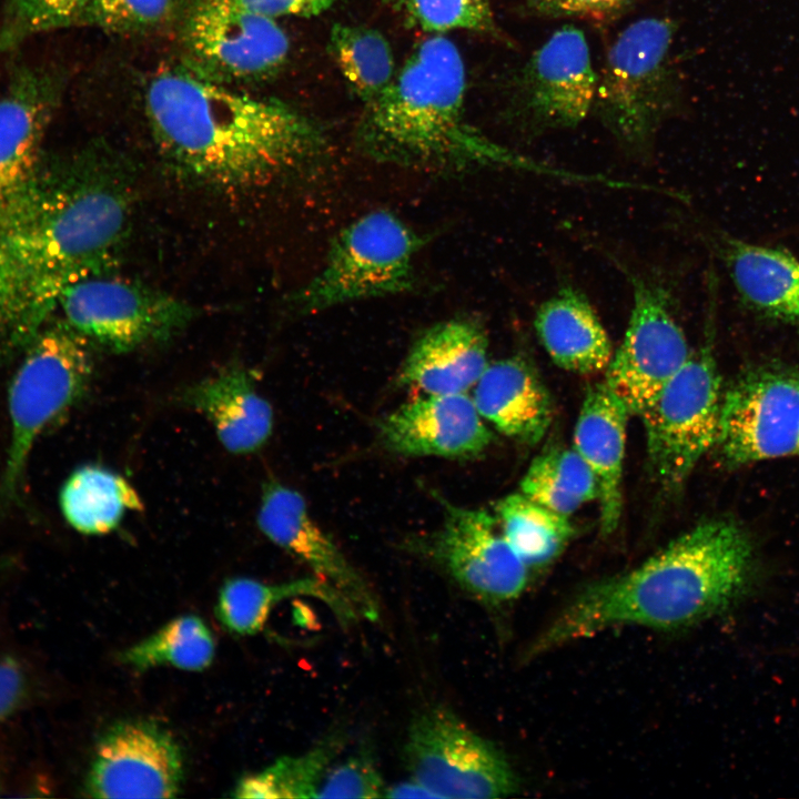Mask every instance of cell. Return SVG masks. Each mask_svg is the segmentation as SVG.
<instances>
[{
	"label": "cell",
	"instance_id": "16",
	"mask_svg": "<svg viewBox=\"0 0 799 799\" xmlns=\"http://www.w3.org/2000/svg\"><path fill=\"white\" fill-rule=\"evenodd\" d=\"M257 525L274 544L301 559L332 587L357 616L375 620L380 605L371 586L330 536L313 520L304 498L277 482L266 484Z\"/></svg>",
	"mask_w": 799,
	"mask_h": 799
},
{
	"label": "cell",
	"instance_id": "30",
	"mask_svg": "<svg viewBox=\"0 0 799 799\" xmlns=\"http://www.w3.org/2000/svg\"><path fill=\"white\" fill-rule=\"evenodd\" d=\"M519 493L569 517L584 504L598 498V486L593 472L574 447H554L532 461Z\"/></svg>",
	"mask_w": 799,
	"mask_h": 799
},
{
	"label": "cell",
	"instance_id": "24",
	"mask_svg": "<svg viewBox=\"0 0 799 799\" xmlns=\"http://www.w3.org/2000/svg\"><path fill=\"white\" fill-rule=\"evenodd\" d=\"M534 326L543 347L563 370L590 374L610 363L609 336L586 295L573 285L560 286L538 306Z\"/></svg>",
	"mask_w": 799,
	"mask_h": 799
},
{
	"label": "cell",
	"instance_id": "42",
	"mask_svg": "<svg viewBox=\"0 0 799 799\" xmlns=\"http://www.w3.org/2000/svg\"><path fill=\"white\" fill-rule=\"evenodd\" d=\"M9 566H10V560H9V559L0 560V576L2 575V573H3Z\"/></svg>",
	"mask_w": 799,
	"mask_h": 799
},
{
	"label": "cell",
	"instance_id": "45",
	"mask_svg": "<svg viewBox=\"0 0 799 799\" xmlns=\"http://www.w3.org/2000/svg\"><path fill=\"white\" fill-rule=\"evenodd\" d=\"M799 456V455H798Z\"/></svg>",
	"mask_w": 799,
	"mask_h": 799
},
{
	"label": "cell",
	"instance_id": "41",
	"mask_svg": "<svg viewBox=\"0 0 799 799\" xmlns=\"http://www.w3.org/2000/svg\"><path fill=\"white\" fill-rule=\"evenodd\" d=\"M384 797L390 798H436L428 789L411 779L390 789L386 788Z\"/></svg>",
	"mask_w": 799,
	"mask_h": 799
},
{
	"label": "cell",
	"instance_id": "25",
	"mask_svg": "<svg viewBox=\"0 0 799 799\" xmlns=\"http://www.w3.org/2000/svg\"><path fill=\"white\" fill-rule=\"evenodd\" d=\"M721 259L742 302L761 316L799 320V260L785 250L718 237Z\"/></svg>",
	"mask_w": 799,
	"mask_h": 799
},
{
	"label": "cell",
	"instance_id": "26",
	"mask_svg": "<svg viewBox=\"0 0 799 799\" xmlns=\"http://www.w3.org/2000/svg\"><path fill=\"white\" fill-rule=\"evenodd\" d=\"M297 595L321 599L341 621L348 623L357 617L338 593L316 577L282 584H265L244 577L231 578L219 593L215 611L220 623L230 631L252 635L263 628L276 603Z\"/></svg>",
	"mask_w": 799,
	"mask_h": 799
},
{
	"label": "cell",
	"instance_id": "5",
	"mask_svg": "<svg viewBox=\"0 0 799 799\" xmlns=\"http://www.w3.org/2000/svg\"><path fill=\"white\" fill-rule=\"evenodd\" d=\"M88 342L63 322L45 325L23 351L8 392L10 442L0 509L17 503L32 448L84 395L92 376Z\"/></svg>",
	"mask_w": 799,
	"mask_h": 799
},
{
	"label": "cell",
	"instance_id": "39",
	"mask_svg": "<svg viewBox=\"0 0 799 799\" xmlns=\"http://www.w3.org/2000/svg\"><path fill=\"white\" fill-rule=\"evenodd\" d=\"M247 8L276 19L279 17H315L327 11L336 0H239Z\"/></svg>",
	"mask_w": 799,
	"mask_h": 799
},
{
	"label": "cell",
	"instance_id": "11",
	"mask_svg": "<svg viewBox=\"0 0 799 799\" xmlns=\"http://www.w3.org/2000/svg\"><path fill=\"white\" fill-rule=\"evenodd\" d=\"M621 271L631 287L633 305L623 342L611 356L604 382L629 415L639 416L691 352L666 284L625 265Z\"/></svg>",
	"mask_w": 799,
	"mask_h": 799
},
{
	"label": "cell",
	"instance_id": "4",
	"mask_svg": "<svg viewBox=\"0 0 799 799\" xmlns=\"http://www.w3.org/2000/svg\"><path fill=\"white\" fill-rule=\"evenodd\" d=\"M124 178L98 149L43 154L24 184L0 204V239L30 271L52 312L64 287L107 274L114 263L130 214Z\"/></svg>",
	"mask_w": 799,
	"mask_h": 799
},
{
	"label": "cell",
	"instance_id": "14",
	"mask_svg": "<svg viewBox=\"0 0 799 799\" xmlns=\"http://www.w3.org/2000/svg\"><path fill=\"white\" fill-rule=\"evenodd\" d=\"M419 544L461 587L490 605L514 601L527 585L528 568L484 509L446 504L443 525Z\"/></svg>",
	"mask_w": 799,
	"mask_h": 799
},
{
	"label": "cell",
	"instance_id": "12",
	"mask_svg": "<svg viewBox=\"0 0 799 799\" xmlns=\"http://www.w3.org/2000/svg\"><path fill=\"white\" fill-rule=\"evenodd\" d=\"M54 311L88 343L113 352L168 340L194 314L188 303L170 294L107 274L64 287Z\"/></svg>",
	"mask_w": 799,
	"mask_h": 799
},
{
	"label": "cell",
	"instance_id": "33",
	"mask_svg": "<svg viewBox=\"0 0 799 799\" xmlns=\"http://www.w3.org/2000/svg\"><path fill=\"white\" fill-rule=\"evenodd\" d=\"M343 747V736L334 734L300 756H285L271 766L242 778L232 797L316 798L320 785Z\"/></svg>",
	"mask_w": 799,
	"mask_h": 799
},
{
	"label": "cell",
	"instance_id": "31",
	"mask_svg": "<svg viewBox=\"0 0 799 799\" xmlns=\"http://www.w3.org/2000/svg\"><path fill=\"white\" fill-rule=\"evenodd\" d=\"M214 653V638L203 619L183 615L121 651L118 659L140 671L158 666L201 671L211 665Z\"/></svg>",
	"mask_w": 799,
	"mask_h": 799
},
{
	"label": "cell",
	"instance_id": "15",
	"mask_svg": "<svg viewBox=\"0 0 799 799\" xmlns=\"http://www.w3.org/2000/svg\"><path fill=\"white\" fill-rule=\"evenodd\" d=\"M183 756L171 732L144 719L122 720L99 738L85 780L93 798H174Z\"/></svg>",
	"mask_w": 799,
	"mask_h": 799
},
{
	"label": "cell",
	"instance_id": "22",
	"mask_svg": "<svg viewBox=\"0 0 799 799\" xmlns=\"http://www.w3.org/2000/svg\"><path fill=\"white\" fill-rule=\"evenodd\" d=\"M54 99L49 80L27 73L0 98V204L24 184L44 154Z\"/></svg>",
	"mask_w": 799,
	"mask_h": 799
},
{
	"label": "cell",
	"instance_id": "32",
	"mask_svg": "<svg viewBox=\"0 0 799 799\" xmlns=\"http://www.w3.org/2000/svg\"><path fill=\"white\" fill-rule=\"evenodd\" d=\"M328 50L341 73L365 104L376 99L394 79V57L388 41L375 29L336 23Z\"/></svg>",
	"mask_w": 799,
	"mask_h": 799
},
{
	"label": "cell",
	"instance_id": "9",
	"mask_svg": "<svg viewBox=\"0 0 799 799\" xmlns=\"http://www.w3.org/2000/svg\"><path fill=\"white\" fill-rule=\"evenodd\" d=\"M411 779L437 799H483L513 795L518 780L489 740L452 710L431 706L412 720L404 745Z\"/></svg>",
	"mask_w": 799,
	"mask_h": 799
},
{
	"label": "cell",
	"instance_id": "44",
	"mask_svg": "<svg viewBox=\"0 0 799 799\" xmlns=\"http://www.w3.org/2000/svg\"><path fill=\"white\" fill-rule=\"evenodd\" d=\"M0 792H1V786H0Z\"/></svg>",
	"mask_w": 799,
	"mask_h": 799
},
{
	"label": "cell",
	"instance_id": "7",
	"mask_svg": "<svg viewBox=\"0 0 799 799\" xmlns=\"http://www.w3.org/2000/svg\"><path fill=\"white\" fill-rule=\"evenodd\" d=\"M422 245L423 239L392 212H370L337 233L323 267L293 296V304L310 313L411 292Z\"/></svg>",
	"mask_w": 799,
	"mask_h": 799
},
{
	"label": "cell",
	"instance_id": "6",
	"mask_svg": "<svg viewBox=\"0 0 799 799\" xmlns=\"http://www.w3.org/2000/svg\"><path fill=\"white\" fill-rule=\"evenodd\" d=\"M716 284L710 272L706 341L639 415L650 467L666 488L680 486L718 437L724 393L712 343Z\"/></svg>",
	"mask_w": 799,
	"mask_h": 799
},
{
	"label": "cell",
	"instance_id": "10",
	"mask_svg": "<svg viewBox=\"0 0 799 799\" xmlns=\"http://www.w3.org/2000/svg\"><path fill=\"white\" fill-rule=\"evenodd\" d=\"M741 467L799 455V365L763 363L740 373L722 394L715 445Z\"/></svg>",
	"mask_w": 799,
	"mask_h": 799
},
{
	"label": "cell",
	"instance_id": "8",
	"mask_svg": "<svg viewBox=\"0 0 799 799\" xmlns=\"http://www.w3.org/2000/svg\"><path fill=\"white\" fill-rule=\"evenodd\" d=\"M672 24L644 18L625 28L610 47L597 79L595 103L623 146L647 152L667 104V58Z\"/></svg>",
	"mask_w": 799,
	"mask_h": 799
},
{
	"label": "cell",
	"instance_id": "37",
	"mask_svg": "<svg viewBox=\"0 0 799 799\" xmlns=\"http://www.w3.org/2000/svg\"><path fill=\"white\" fill-rule=\"evenodd\" d=\"M386 787L373 758L366 751L351 756L325 773L316 798L371 799L385 795Z\"/></svg>",
	"mask_w": 799,
	"mask_h": 799
},
{
	"label": "cell",
	"instance_id": "1",
	"mask_svg": "<svg viewBox=\"0 0 799 799\" xmlns=\"http://www.w3.org/2000/svg\"><path fill=\"white\" fill-rule=\"evenodd\" d=\"M145 111L166 156L221 189L266 185L327 150L322 128L291 105L233 91L185 67L152 77Z\"/></svg>",
	"mask_w": 799,
	"mask_h": 799
},
{
	"label": "cell",
	"instance_id": "3",
	"mask_svg": "<svg viewBox=\"0 0 799 799\" xmlns=\"http://www.w3.org/2000/svg\"><path fill=\"white\" fill-rule=\"evenodd\" d=\"M465 91L456 45L439 36L424 40L385 91L365 104L356 146L375 161L432 172L508 169L569 184L613 185L611 176L553 166L488 139L465 119Z\"/></svg>",
	"mask_w": 799,
	"mask_h": 799
},
{
	"label": "cell",
	"instance_id": "35",
	"mask_svg": "<svg viewBox=\"0 0 799 799\" xmlns=\"http://www.w3.org/2000/svg\"><path fill=\"white\" fill-rule=\"evenodd\" d=\"M89 0H9L1 44L28 36L77 24Z\"/></svg>",
	"mask_w": 799,
	"mask_h": 799
},
{
	"label": "cell",
	"instance_id": "2",
	"mask_svg": "<svg viewBox=\"0 0 799 799\" xmlns=\"http://www.w3.org/2000/svg\"><path fill=\"white\" fill-rule=\"evenodd\" d=\"M755 578V547L745 529L725 518L701 522L638 567L579 589L528 657L618 626L690 627L744 599Z\"/></svg>",
	"mask_w": 799,
	"mask_h": 799
},
{
	"label": "cell",
	"instance_id": "28",
	"mask_svg": "<svg viewBox=\"0 0 799 799\" xmlns=\"http://www.w3.org/2000/svg\"><path fill=\"white\" fill-rule=\"evenodd\" d=\"M496 512L503 536L528 570L549 565L574 535L567 516L535 503L519 492L500 499Z\"/></svg>",
	"mask_w": 799,
	"mask_h": 799
},
{
	"label": "cell",
	"instance_id": "36",
	"mask_svg": "<svg viewBox=\"0 0 799 799\" xmlns=\"http://www.w3.org/2000/svg\"><path fill=\"white\" fill-rule=\"evenodd\" d=\"M172 10L173 0H89L78 23L114 33L138 32L163 23Z\"/></svg>",
	"mask_w": 799,
	"mask_h": 799
},
{
	"label": "cell",
	"instance_id": "17",
	"mask_svg": "<svg viewBox=\"0 0 799 799\" xmlns=\"http://www.w3.org/2000/svg\"><path fill=\"white\" fill-rule=\"evenodd\" d=\"M597 79L584 33L573 26L558 29L525 67L527 120L539 130L576 127L595 104Z\"/></svg>",
	"mask_w": 799,
	"mask_h": 799
},
{
	"label": "cell",
	"instance_id": "43",
	"mask_svg": "<svg viewBox=\"0 0 799 799\" xmlns=\"http://www.w3.org/2000/svg\"><path fill=\"white\" fill-rule=\"evenodd\" d=\"M796 325H798V326H799V320H798V322H797V324H796Z\"/></svg>",
	"mask_w": 799,
	"mask_h": 799
},
{
	"label": "cell",
	"instance_id": "40",
	"mask_svg": "<svg viewBox=\"0 0 799 799\" xmlns=\"http://www.w3.org/2000/svg\"><path fill=\"white\" fill-rule=\"evenodd\" d=\"M540 13L550 16L597 14L619 8L626 0H526Z\"/></svg>",
	"mask_w": 799,
	"mask_h": 799
},
{
	"label": "cell",
	"instance_id": "21",
	"mask_svg": "<svg viewBox=\"0 0 799 799\" xmlns=\"http://www.w3.org/2000/svg\"><path fill=\"white\" fill-rule=\"evenodd\" d=\"M481 416L504 435L536 444L552 422L549 394L533 366L520 356L488 364L473 387Z\"/></svg>",
	"mask_w": 799,
	"mask_h": 799
},
{
	"label": "cell",
	"instance_id": "23",
	"mask_svg": "<svg viewBox=\"0 0 799 799\" xmlns=\"http://www.w3.org/2000/svg\"><path fill=\"white\" fill-rule=\"evenodd\" d=\"M182 400L204 414L233 454L255 452L273 428L272 407L256 391L253 373L230 367L189 387Z\"/></svg>",
	"mask_w": 799,
	"mask_h": 799
},
{
	"label": "cell",
	"instance_id": "38",
	"mask_svg": "<svg viewBox=\"0 0 799 799\" xmlns=\"http://www.w3.org/2000/svg\"><path fill=\"white\" fill-rule=\"evenodd\" d=\"M26 676L20 663L9 656H0V725L19 707L26 694Z\"/></svg>",
	"mask_w": 799,
	"mask_h": 799
},
{
	"label": "cell",
	"instance_id": "34",
	"mask_svg": "<svg viewBox=\"0 0 799 799\" xmlns=\"http://www.w3.org/2000/svg\"><path fill=\"white\" fill-rule=\"evenodd\" d=\"M412 26L427 32L465 29L489 32L495 28L489 0H394Z\"/></svg>",
	"mask_w": 799,
	"mask_h": 799
},
{
	"label": "cell",
	"instance_id": "29",
	"mask_svg": "<svg viewBox=\"0 0 799 799\" xmlns=\"http://www.w3.org/2000/svg\"><path fill=\"white\" fill-rule=\"evenodd\" d=\"M51 314L30 271L0 239V364L23 352Z\"/></svg>",
	"mask_w": 799,
	"mask_h": 799
},
{
	"label": "cell",
	"instance_id": "13",
	"mask_svg": "<svg viewBox=\"0 0 799 799\" xmlns=\"http://www.w3.org/2000/svg\"><path fill=\"white\" fill-rule=\"evenodd\" d=\"M186 65L221 84L255 82L284 65L290 41L275 19L239 0H201L184 30Z\"/></svg>",
	"mask_w": 799,
	"mask_h": 799
},
{
	"label": "cell",
	"instance_id": "27",
	"mask_svg": "<svg viewBox=\"0 0 799 799\" xmlns=\"http://www.w3.org/2000/svg\"><path fill=\"white\" fill-rule=\"evenodd\" d=\"M59 500L65 520L85 535L108 534L127 512L143 507L125 478L97 465L75 469L64 482Z\"/></svg>",
	"mask_w": 799,
	"mask_h": 799
},
{
	"label": "cell",
	"instance_id": "20",
	"mask_svg": "<svg viewBox=\"0 0 799 799\" xmlns=\"http://www.w3.org/2000/svg\"><path fill=\"white\" fill-rule=\"evenodd\" d=\"M628 416L625 405L604 382L587 391L575 425L573 447L597 481L603 535L614 533L621 516Z\"/></svg>",
	"mask_w": 799,
	"mask_h": 799
},
{
	"label": "cell",
	"instance_id": "19",
	"mask_svg": "<svg viewBox=\"0 0 799 799\" xmlns=\"http://www.w3.org/2000/svg\"><path fill=\"white\" fill-rule=\"evenodd\" d=\"M487 334L479 322L454 318L437 323L411 347L398 382L423 394L466 393L487 368Z\"/></svg>",
	"mask_w": 799,
	"mask_h": 799
},
{
	"label": "cell",
	"instance_id": "18",
	"mask_svg": "<svg viewBox=\"0 0 799 799\" xmlns=\"http://www.w3.org/2000/svg\"><path fill=\"white\" fill-rule=\"evenodd\" d=\"M380 435L393 453L445 458L477 456L493 441L466 393L424 394L409 401L381 422Z\"/></svg>",
	"mask_w": 799,
	"mask_h": 799
}]
</instances>
